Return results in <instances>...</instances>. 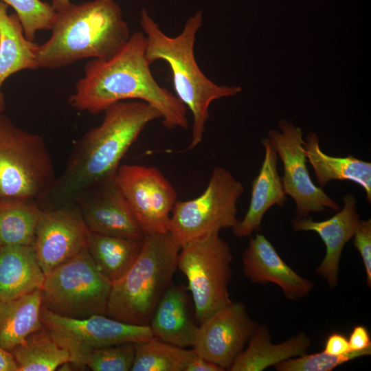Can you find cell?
Instances as JSON below:
<instances>
[{"label":"cell","mask_w":371,"mask_h":371,"mask_svg":"<svg viewBox=\"0 0 371 371\" xmlns=\"http://www.w3.org/2000/svg\"><path fill=\"white\" fill-rule=\"evenodd\" d=\"M232 259L230 247L219 233L181 246L177 269L187 278L199 324L232 302L228 291Z\"/></svg>","instance_id":"52a82bcc"},{"label":"cell","mask_w":371,"mask_h":371,"mask_svg":"<svg viewBox=\"0 0 371 371\" xmlns=\"http://www.w3.org/2000/svg\"><path fill=\"white\" fill-rule=\"evenodd\" d=\"M0 1L14 10L30 41H34L38 30H51L56 13L51 4L41 0Z\"/></svg>","instance_id":"f1b7e54d"},{"label":"cell","mask_w":371,"mask_h":371,"mask_svg":"<svg viewBox=\"0 0 371 371\" xmlns=\"http://www.w3.org/2000/svg\"><path fill=\"white\" fill-rule=\"evenodd\" d=\"M323 351L332 355H340L351 350L348 338L341 333H333L328 337Z\"/></svg>","instance_id":"836d02e7"},{"label":"cell","mask_w":371,"mask_h":371,"mask_svg":"<svg viewBox=\"0 0 371 371\" xmlns=\"http://www.w3.org/2000/svg\"><path fill=\"white\" fill-rule=\"evenodd\" d=\"M19 371H54L71 361L69 352L43 327L10 351Z\"/></svg>","instance_id":"484cf974"},{"label":"cell","mask_w":371,"mask_h":371,"mask_svg":"<svg viewBox=\"0 0 371 371\" xmlns=\"http://www.w3.org/2000/svg\"><path fill=\"white\" fill-rule=\"evenodd\" d=\"M135 344L123 343L93 350L85 365L93 371H129L135 358Z\"/></svg>","instance_id":"4dcf8cb0"},{"label":"cell","mask_w":371,"mask_h":371,"mask_svg":"<svg viewBox=\"0 0 371 371\" xmlns=\"http://www.w3.org/2000/svg\"><path fill=\"white\" fill-rule=\"evenodd\" d=\"M112 283L95 265L87 247L45 276L43 306L60 316L105 315Z\"/></svg>","instance_id":"ba28073f"},{"label":"cell","mask_w":371,"mask_h":371,"mask_svg":"<svg viewBox=\"0 0 371 371\" xmlns=\"http://www.w3.org/2000/svg\"><path fill=\"white\" fill-rule=\"evenodd\" d=\"M278 127L280 131H269L268 139L282 162V184L286 194L295 202L296 217L304 218L311 212L319 213L326 210L338 211L339 204L311 178L301 128L285 119L280 120Z\"/></svg>","instance_id":"8fae6325"},{"label":"cell","mask_w":371,"mask_h":371,"mask_svg":"<svg viewBox=\"0 0 371 371\" xmlns=\"http://www.w3.org/2000/svg\"><path fill=\"white\" fill-rule=\"evenodd\" d=\"M258 325L243 302H232L199 324L192 350L228 370Z\"/></svg>","instance_id":"4fadbf2b"},{"label":"cell","mask_w":371,"mask_h":371,"mask_svg":"<svg viewBox=\"0 0 371 371\" xmlns=\"http://www.w3.org/2000/svg\"><path fill=\"white\" fill-rule=\"evenodd\" d=\"M115 179L144 236L168 231L177 192L157 168L134 164L120 165Z\"/></svg>","instance_id":"7c38bea8"},{"label":"cell","mask_w":371,"mask_h":371,"mask_svg":"<svg viewBox=\"0 0 371 371\" xmlns=\"http://www.w3.org/2000/svg\"><path fill=\"white\" fill-rule=\"evenodd\" d=\"M70 3V0H52L51 5L56 10L67 6Z\"/></svg>","instance_id":"8d00e7d4"},{"label":"cell","mask_w":371,"mask_h":371,"mask_svg":"<svg viewBox=\"0 0 371 371\" xmlns=\"http://www.w3.org/2000/svg\"><path fill=\"white\" fill-rule=\"evenodd\" d=\"M181 247L169 231L144 236L135 262L112 283L106 315L131 324L148 325L158 302L172 282Z\"/></svg>","instance_id":"5b68a950"},{"label":"cell","mask_w":371,"mask_h":371,"mask_svg":"<svg viewBox=\"0 0 371 371\" xmlns=\"http://www.w3.org/2000/svg\"><path fill=\"white\" fill-rule=\"evenodd\" d=\"M42 212L43 209L34 201H0V247L34 245Z\"/></svg>","instance_id":"4316f807"},{"label":"cell","mask_w":371,"mask_h":371,"mask_svg":"<svg viewBox=\"0 0 371 371\" xmlns=\"http://www.w3.org/2000/svg\"><path fill=\"white\" fill-rule=\"evenodd\" d=\"M245 276L254 283L271 282L281 288L289 300L307 296L314 283L296 273L279 256L271 243L261 234L251 237L242 254Z\"/></svg>","instance_id":"e0dca14e"},{"label":"cell","mask_w":371,"mask_h":371,"mask_svg":"<svg viewBox=\"0 0 371 371\" xmlns=\"http://www.w3.org/2000/svg\"><path fill=\"white\" fill-rule=\"evenodd\" d=\"M353 245L362 258L367 286L371 287V219L359 220L353 236Z\"/></svg>","instance_id":"1f68e13d"},{"label":"cell","mask_w":371,"mask_h":371,"mask_svg":"<svg viewBox=\"0 0 371 371\" xmlns=\"http://www.w3.org/2000/svg\"><path fill=\"white\" fill-rule=\"evenodd\" d=\"M185 371H224V369L195 353L188 362Z\"/></svg>","instance_id":"e575fe53"},{"label":"cell","mask_w":371,"mask_h":371,"mask_svg":"<svg viewBox=\"0 0 371 371\" xmlns=\"http://www.w3.org/2000/svg\"><path fill=\"white\" fill-rule=\"evenodd\" d=\"M344 206L327 220L315 221L311 217H295L291 226L297 232H315L326 246V254L316 273L326 280L330 288L337 286L339 262L345 245L353 238L359 222L357 199L352 194L343 197Z\"/></svg>","instance_id":"2e32d148"},{"label":"cell","mask_w":371,"mask_h":371,"mask_svg":"<svg viewBox=\"0 0 371 371\" xmlns=\"http://www.w3.org/2000/svg\"><path fill=\"white\" fill-rule=\"evenodd\" d=\"M261 143L265 157L259 173L251 183L248 210L243 218L232 228L238 238L248 237L254 232L260 231L266 212L273 205L282 206L287 199L278 172V153L268 137L263 138Z\"/></svg>","instance_id":"d6986e66"},{"label":"cell","mask_w":371,"mask_h":371,"mask_svg":"<svg viewBox=\"0 0 371 371\" xmlns=\"http://www.w3.org/2000/svg\"><path fill=\"white\" fill-rule=\"evenodd\" d=\"M243 184L226 169L213 170L207 188L196 198L176 201L168 230L182 246L207 235L232 228L238 222L237 202Z\"/></svg>","instance_id":"9c48e42d"},{"label":"cell","mask_w":371,"mask_h":371,"mask_svg":"<svg viewBox=\"0 0 371 371\" xmlns=\"http://www.w3.org/2000/svg\"><path fill=\"white\" fill-rule=\"evenodd\" d=\"M202 23L203 12L199 10L188 18L178 36L170 37L160 30L145 8L141 12L140 26L146 36L145 56L148 63L151 65L162 60L168 64L177 97L192 112L193 125L188 150L202 142L211 102L223 97L234 96L242 90L240 87L214 83L198 66L194 46Z\"/></svg>","instance_id":"277c9868"},{"label":"cell","mask_w":371,"mask_h":371,"mask_svg":"<svg viewBox=\"0 0 371 371\" xmlns=\"http://www.w3.org/2000/svg\"><path fill=\"white\" fill-rule=\"evenodd\" d=\"M0 371H19L17 364L11 352L0 346Z\"/></svg>","instance_id":"d590c367"},{"label":"cell","mask_w":371,"mask_h":371,"mask_svg":"<svg viewBox=\"0 0 371 371\" xmlns=\"http://www.w3.org/2000/svg\"><path fill=\"white\" fill-rule=\"evenodd\" d=\"M41 319L56 341L70 353L78 370L94 349L123 343H138L153 337L148 325H134L105 315L78 319L58 315L42 306Z\"/></svg>","instance_id":"30bf717a"},{"label":"cell","mask_w":371,"mask_h":371,"mask_svg":"<svg viewBox=\"0 0 371 371\" xmlns=\"http://www.w3.org/2000/svg\"><path fill=\"white\" fill-rule=\"evenodd\" d=\"M370 354L371 346L340 355H332L324 351L310 355L305 353L282 361L273 366L278 371H330L348 361Z\"/></svg>","instance_id":"f546056e"},{"label":"cell","mask_w":371,"mask_h":371,"mask_svg":"<svg viewBox=\"0 0 371 371\" xmlns=\"http://www.w3.org/2000/svg\"><path fill=\"white\" fill-rule=\"evenodd\" d=\"M88 232L75 203L43 210L34 247L45 276L85 248Z\"/></svg>","instance_id":"5bb4252c"},{"label":"cell","mask_w":371,"mask_h":371,"mask_svg":"<svg viewBox=\"0 0 371 371\" xmlns=\"http://www.w3.org/2000/svg\"><path fill=\"white\" fill-rule=\"evenodd\" d=\"M143 240L106 236L89 230L86 247L98 271L113 283L135 262Z\"/></svg>","instance_id":"d4e9b609"},{"label":"cell","mask_w":371,"mask_h":371,"mask_svg":"<svg viewBox=\"0 0 371 371\" xmlns=\"http://www.w3.org/2000/svg\"><path fill=\"white\" fill-rule=\"evenodd\" d=\"M45 278L34 245L0 247V300H12L41 290Z\"/></svg>","instance_id":"ffe728a7"},{"label":"cell","mask_w":371,"mask_h":371,"mask_svg":"<svg viewBox=\"0 0 371 371\" xmlns=\"http://www.w3.org/2000/svg\"><path fill=\"white\" fill-rule=\"evenodd\" d=\"M56 12L50 38L35 48L38 68L60 69L84 58L109 59L131 36L115 0L70 3Z\"/></svg>","instance_id":"3957f363"},{"label":"cell","mask_w":371,"mask_h":371,"mask_svg":"<svg viewBox=\"0 0 371 371\" xmlns=\"http://www.w3.org/2000/svg\"><path fill=\"white\" fill-rule=\"evenodd\" d=\"M195 352L153 337L135 344L131 371H185Z\"/></svg>","instance_id":"83f0119b"},{"label":"cell","mask_w":371,"mask_h":371,"mask_svg":"<svg viewBox=\"0 0 371 371\" xmlns=\"http://www.w3.org/2000/svg\"><path fill=\"white\" fill-rule=\"evenodd\" d=\"M42 306L41 290L12 300H0V346L3 348L12 351L43 327Z\"/></svg>","instance_id":"cb8c5ba5"},{"label":"cell","mask_w":371,"mask_h":371,"mask_svg":"<svg viewBox=\"0 0 371 371\" xmlns=\"http://www.w3.org/2000/svg\"><path fill=\"white\" fill-rule=\"evenodd\" d=\"M348 340L350 350L352 351L361 350L371 346L369 332L361 325L353 328Z\"/></svg>","instance_id":"d6a6232c"},{"label":"cell","mask_w":371,"mask_h":371,"mask_svg":"<svg viewBox=\"0 0 371 371\" xmlns=\"http://www.w3.org/2000/svg\"><path fill=\"white\" fill-rule=\"evenodd\" d=\"M55 179L43 137L16 127L0 114V201L38 203Z\"/></svg>","instance_id":"8992f818"},{"label":"cell","mask_w":371,"mask_h":371,"mask_svg":"<svg viewBox=\"0 0 371 371\" xmlns=\"http://www.w3.org/2000/svg\"><path fill=\"white\" fill-rule=\"evenodd\" d=\"M100 125L76 144L61 175L38 202L43 210L73 203L87 190L115 177L120 164L145 126L161 119L148 103L120 101L104 111Z\"/></svg>","instance_id":"6da1fadb"},{"label":"cell","mask_w":371,"mask_h":371,"mask_svg":"<svg viewBox=\"0 0 371 371\" xmlns=\"http://www.w3.org/2000/svg\"><path fill=\"white\" fill-rule=\"evenodd\" d=\"M8 5L0 1V114L5 109L1 87L10 76L25 69H36L37 43L24 35L21 23L15 14L8 13Z\"/></svg>","instance_id":"603a6c76"},{"label":"cell","mask_w":371,"mask_h":371,"mask_svg":"<svg viewBox=\"0 0 371 371\" xmlns=\"http://www.w3.org/2000/svg\"><path fill=\"white\" fill-rule=\"evenodd\" d=\"M188 291L183 284H170L148 323L153 337L180 348L192 346L199 324Z\"/></svg>","instance_id":"ac0fdd59"},{"label":"cell","mask_w":371,"mask_h":371,"mask_svg":"<svg viewBox=\"0 0 371 371\" xmlns=\"http://www.w3.org/2000/svg\"><path fill=\"white\" fill-rule=\"evenodd\" d=\"M311 345V339L304 333L273 344L268 326L262 324L258 325L247 348L238 355L228 370L262 371L282 361L305 354Z\"/></svg>","instance_id":"44dd1931"},{"label":"cell","mask_w":371,"mask_h":371,"mask_svg":"<svg viewBox=\"0 0 371 371\" xmlns=\"http://www.w3.org/2000/svg\"><path fill=\"white\" fill-rule=\"evenodd\" d=\"M307 161L312 166L319 187L333 181H350L363 188L371 202V163L352 155L333 157L324 153L317 135L310 132L303 141Z\"/></svg>","instance_id":"7402d4cb"},{"label":"cell","mask_w":371,"mask_h":371,"mask_svg":"<svg viewBox=\"0 0 371 371\" xmlns=\"http://www.w3.org/2000/svg\"><path fill=\"white\" fill-rule=\"evenodd\" d=\"M146 46L145 34L135 32L111 58L89 60L84 77L77 81L75 93L69 98L70 105L96 115L115 102L138 100L159 111L168 129H187V108L157 82L145 56Z\"/></svg>","instance_id":"7a4b0ae2"},{"label":"cell","mask_w":371,"mask_h":371,"mask_svg":"<svg viewBox=\"0 0 371 371\" xmlns=\"http://www.w3.org/2000/svg\"><path fill=\"white\" fill-rule=\"evenodd\" d=\"M74 203L90 232L136 240L144 238L115 177L84 192Z\"/></svg>","instance_id":"9a60e30c"}]
</instances>
